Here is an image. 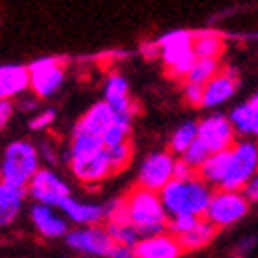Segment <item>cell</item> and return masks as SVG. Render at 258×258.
<instances>
[{
	"instance_id": "1",
	"label": "cell",
	"mask_w": 258,
	"mask_h": 258,
	"mask_svg": "<svg viewBox=\"0 0 258 258\" xmlns=\"http://www.w3.org/2000/svg\"><path fill=\"white\" fill-rule=\"evenodd\" d=\"M211 192L213 188L205 180H201L197 174H192L188 178H174L159 192V197L169 217H178V215L203 217L211 199Z\"/></svg>"
},
{
	"instance_id": "2",
	"label": "cell",
	"mask_w": 258,
	"mask_h": 258,
	"mask_svg": "<svg viewBox=\"0 0 258 258\" xmlns=\"http://www.w3.org/2000/svg\"><path fill=\"white\" fill-rule=\"evenodd\" d=\"M126 217L131 221L137 231L143 235H153L167 229L169 215L161 203L159 192L147 190L141 186H135L122 197Z\"/></svg>"
},
{
	"instance_id": "3",
	"label": "cell",
	"mask_w": 258,
	"mask_h": 258,
	"mask_svg": "<svg viewBox=\"0 0 258 258\" xmlns=\"http://www.w3.org/2000/svg\"><path fill=\"white\" fill-rule=\"evenodd\" d=\"M39 167H41L39 151L31 141L19 139V141H11L5 147L3 159H0L3 182L19 188H27L29 180L37 174Z\"/></svg>"
},
{
	"instance_id": "4",
	"label": "cell",
	"mask_w": 258,
	"mask_h": 258,
	"mask_svg": "<svg viewBox=\"0 0 258 258\" xmlns=\"http://www.w3.org/2000/svg\"><path fill=\"white\" fill-rule=\"evenodd\" d=\"M258 171V141L238 139L227 149L225 174L219 184L223 190H244Z\"/></svg>"
},
{
	"instance_id": "5",
	"label": "cell",
	"mask_w": 258,
	"mask_h": 258,
	"mask_svg": "<svg viewBox=\"0 0 258 258\" xmlns=\"http://www.w3.org/2000/svg\"><path fill=\"white\" fill-rule=\"evenodd\" d=\"M192 37H195L192 31L174 29L157 39L159 58L165 67V73L174 81L184 83L186 75L190 73L192 64L197 60L195 52H192Z\"/></svg>"
},
{
	"instance_id": "6",
	"label": "cell",
	"mask_w": 258,
	"mask_h": 258,
	"mask_svg": "<svg viewBox=\"0 0 258 258\" xmlns=\"http://www.w3.org/2000/svg\"><path fill=\"white\" fill-rule=\"evenodd\" d=\"M252 205L246 199L244 190H223L213 188L207 211L203 217L215 229H229L248 217Z\"/></svg>"
},
{
	"instance_id": "7",
	"label": "cell",
	"mask_w": 258,
	"mask_h": 258,
	"mask_svg": "<svg viewBox=\"0 0 258 258\" xmlns=\"http://www.w3.org/2000/svg\"><path fill=\"white\" fill-rule=\"evenodd\" d=\"M29 73V91L37 99H52L67 81V64L62 58L44 56L27 64Z\"/></svg>"
},
{
	"instance_id": "8",
	"label": "cell",
	"mask_w": 258,
	"mask_h": 258,
	"mask_svg": "<svg viewBox=\"0 0 258 258\" xmlns=\"http://www.w3.org/2000/svg\"><path fill=\"white\" fill-rule=\"evenodd\" d=\"M25 192L35 205H46L52 209H60L73 197L71 184L54 167H48V165L37 169V174L29 180Z\"/></svg>"
},
{
	"instance_id": "9",
	"label": "cell",
	"mask_w": 258,
	"mask_h": 258,
	"mask_svg": "<svg viewBox=\"0 0 258 258\" xmlns=\"http://www.w3.org/2000/svg\"><path fill=\"white\" fill-rule=\"evenodd\" d=\"M176 159L167 149H157L143 157L137 169V186L161 192L171 180H174V167Z\"/></svg>"
},
{
	"instance_id": "10",
	"label": "cell",
	"mask_w": 258,
	"mask_h": 258,
	"mask_svg": "<svg viewBox=\"0 0 258 258\" xmlns=\"http://www.w3.org/2000/svg\"><path fill=\"white\" fill-rule=\"evenodd\" d=\"M197 141L205 147L209 155L221 153L238 141L233 126L223 112H211L205 118L197 120Z\"/></svg>"
},
{
	"instance_id": "11",
	"label": "cell",
	"mask_w": 258,
	"mask_h": 258,
	"mask_svg": "<svg viewBox=\"0 0 258 258\" xmlns=\"http://www.w3.org/2000/svg\"><path fill=\"white\" fill-rule=\"evenodd\" d=\"M64 242L71 250L85 258H107L114 242L103 225H89V227H75L64 235Z\"/></svg>"
},
{
	"instance_id": "12",
	"label": "cell",
	"mask_w": 258,
	"mask_h": 258,
	"mask_svg": "<svg viewBox=\"0 0 258 258\" xmlns=\"http://www.w3.org/2000/svg\"><path fill=\"white\" fill-rule=\"evenodd\" d=\"M240 89L238 71L231 67H221L205 87H203V107L213 112H219V107L229 103Z\"/></svg>"
},
{
	"instance_id": "13",
	"label": "cell",
	"mask_w": 258,
	"mask_h": 258,
	"mask_svg": "<svg viewBox=\"0 0 258 258\" xmlns=\"http://www.w3.org/2000/svg\"><path fill=\"white\" fill-rule=\"evenodd\" d=\"M69 161V171L71 176L81 184V186H99L103 184L107 178L114 176V171L107 161L105 149L95 155H87V157H71Z\"/></svg>"
},
{
	"instance_id": "14",
	"label": "cell",
	"mask_w": 258,
	"mask_h": 258,
	"mask_svg": "<svg viewBox=\"0 0 258 258\" xmlns=\"http://www.w3.org/2000/svg\"><path fill=\"white\" fill-rule=\"evenodd\" d=\"M101 101L107 103L120 116H128L135 120L139 114V103L131 95V83L122 73H110L105 77Z\"/></svg>"
},
{
	"instance_id": "15",
	"label": "cell",
	"mask_w": 258,
	"mask_h": 258,
	"mask_svg": "<svg viewBox=\"0 0 258 258\" xmlns=\"http://www.w3.org/2000/svg\"><path fill=\"white\" fill-rule=\"evenodd\" d=\"M29 221L33 229L46 240H64V235L71 229V223L60 213V209H52L46 205L33 203L29 209Z\"/></svg>"
},
{
	"instance_id": "16",
	"label": "cell",
	"mask_w": 258,
	"mask_h": 258,
	"mask_svg": "<svg viewBox=\"0 0 258 258\" xmlns=\"http://www.w3.org/2000/svg\"><path fill=\"white\" fill-rule=\"evenodd\" d=\"M135 254L137 258H182L184 250L176 235L165 229L153 235H143L135 244Z\"/></svg>"
},
{
	"instance_id": "17",
	"label": "cell",
	"mask_w": 258,
	"mask_h": 258,
	"mask_svg": "<svg viewBox=\"0 0 258 258\" xmlns=\"http://www.w3.org/2000/svg\"><path fill=\"white\" fill-rule=\"evenodd\" d=\"M60 213L75 227H89V225H103L105 223V207H103V203H95V201H85V199L71 197L60 207Z\"/></svg>"
},
{
	"instance_id": "18",
	"label": "cell",
	"mask_w": 258,
	"mask_h": 258,
	"mask_svg": "<svg viewBox=\"0 0 258 258\" xmlns=\"http://www.w3.org/2000/svg\"><path fill=\"white\" fill-rule=\"evenodd\" d=\"M227 118L240 139L258 141V91L250 95L246 101L235 105L227 114Z\"/></svg>"
},
{
	"instance_id": "19",
	"label": "cell",
	"mask_w": 258,
	"mask_h": 258,
	"mask_svg": "<svg viewBox=\"0 0 258 258\" xmlns=\"http://www.w3.org/2000/svg\"><path fill=\"white\" fill-rule=\"evenodd\" d=\"M29 91V73L23 64L0 67V99L23 97Z\"/></svg>"
},
{
	"instance_id": "20",
	"label": "cell",
	"mask_w": 258,
	"mask_h": 258,
	"mask_svg": "<svg viewBox=\"0 0 258 258\" xmlns=\"http://www.w3.org/2000/svg\"><path fill=\"white\" fill-rule=\"evenodd\" d=\"M114 118H116V112L110 105L103 103V101H95L91 107H87V112H83V116L73 126V131L101 137L107 131V126L114 122Z\"/></svg>"
},
{
	"instance_id": "21",
	"label": "cell",
	"mask_w": 258,
	"mask_h": 258,
	"mask_svg": "<svg viewBox=\"0 0 258 258\" xmlns=\"http://www.w3.org/2000/svg\"><path fill=\"white\" fill-rule=\"evenodd\" d=\"M217 233H219V229H215L205 217H201L186 233L180 235L178 242H180L184 254L186 252H199V250L207 248L209 244H213L215 238H217Z\"/></svg>"
},
{
	"instance_id": "22",
	"label": "cell",
	"mask_w": 258,
	"mask_h": 258,
	"mask_svg": "<svg viewBox=\"0 0 258 258\" xmlns=\"http://www.w3.org/2000/svg\"><path fill=\"white\" fill-rule=\"evenodd\" d=\"M192 52L201 60H221L225 52V39L217 31H201L192 37Z\"/></svg>"
},
{
	"instance_id": "23",
	"label": "cell",
	"mask_w": 258,
	"mask_h": 258,
	"mask_svg": "<svg viewBox=\"0 0 258 258\" xmlns=\"http://www.w3.org/2000/svg\"><path fill=\"white\" fill-rule=\"evenodd\" d=\"M103 141L97 135H89V133H79L73 131L71 133V143H69V151L67 157H87V155H95L99 151H103Z\"/></svg>"
},
{
	"instance_id": "24",
	"label": "cell",
	"mask_w": 258,
	"mask_h": 258,
	"mask_svg": "<svg viewBox=\"0 0 258 258\" xmlns=\"http://www.w3.org/2000/svg\"><path fill=\"white\" fill-rule=\"evenodd\" d=\"M195 141H197V120H186L180 126H176L174 133L169 135L167 151L174 157H180Z\"/></svg>"
},
{
	"instance_id": "25",
	"label": "cell",
	"mask_w": 258,
	"mask_h": 258,
	"mask_svg": "<svg viewBox=\"0 0 258 258\" xmlns=\"http://www.w3.org/2000/svg\"><path fill=\"white\" fill-rule=\"evenodd\" d=\"M131 135H133V118L116 114L114 122L107 126V131L101 135V141H103V147H112V145L131 141Z\"/></svg>"
},
{
	"instance_id": "26",
	"label": "cell",
	"mask_w": 258,
	"mask_h": 258,
	"mask_svg": "<svg viewBox=\"0 0 258 258\" xmlns=\"http://www.w3.org/2000/svg\"><path fill=\"white\" fill-rule=\"evenodd\" d=\"M105 155H107V161H110L112 171H114V174H120V171H124L128 165L133 163V159H135L133 141H126V143H120V145L105 147Z\"/></svg>"
},
{
	"instance_id": "27",
	"label": "cell",
	"mask_w": 258,
	"mask_h": 258,
	"mask_svg": "<svg viewBox=\"0 0 258 258\" xmlns=\"http://www.w3.org/2000/svg\"><path fill=\"white\" fill-rule=\"evenodd\" d=\"M219 69H221V64L217 62V60H201V58H197L195 60V64H192V69H190V73L186 75V79L184 81H188V83H195V85H201V87H205V85L219 73Z\"/></svg>"
},
{
	"instance_id": "28",
	"label": "cell",
	"mask_w": 258,
	"mask_h": 258,
	"mask_svg": "<svg viewBox=\"0 0 258 258\" xmlns=\"http://www.w3.org/2000/svg\"><path fill=\"white\" fill-rule=\"evenodd\" d=\"M27 199V192L25 188H19L13 184L3 182L0 184V209H23Z\"/></svg>"
},
{
	"instance_id": "29",
	"label": "cell",
	"mask_w": 258,
	"mask_h": 258,
	"mask_svg": "<svg viewBox=\"0 0 258 258\" xmlns=\"http://www.w3.org/2000/svg\"><path fill=\"white\" fill-rule=\"evenodd\" d=\"M56 118H58V112L54 110V107H44V110H37L29 118V124L27 126H29L31 133H44V131H48V128L54 126Z\"/></svg>"
},
{
	"instance_id": "30",
	"label": "cell",
	"mask_w": 258,
	"mask_h": 258,
	"mask_svg": "<svg viewBox=\"0 0 258 258\" xmlns=\"http://www.w3.org/2000/svg\"><path fill=\"white\" fill-rule=\"evenodd\" d=\"M207 157H209V153L205 151V147H203L199 141H195V143H192V145L186 149V151H184L178 159H182L188 167H192V169L197 171V169L205 163V159H207Z\"/></svg>"
},
{
	"instance_id": "31",
	"label": "cell",
	"mask_w": 258,
	"mask_h": 258,
	"mask_svg": "<svg viewBox=\"0 0 258 258\" xmlns=\"http://www.w3.org/2000/svg\"><path fill=\"white\" fill-rule=\"evenodd\" d=\"M201 217H186V215H178V217H169L167 221V231L171 235H176V238H180L182 233H186L192 225H195Z\"/></svg>"
},
{
	"instance_id": "32",
	"label": "cell",
	"mask_w": 258,
	"mask_h": 258,
	"mask_svg": "<svg viewBox=\"0 0 258 258\" xmlns=\"http://www.w3.org/2000/svg\"><path fill=\"white\" fill-rule=\"evenodd\" d=\"M182 97L190 107H203V87L195 83H182Z\"/></svg>"
},
{
	"instance_id": "33",
	"label": "cell",
	"mask_w": 258,
	"mask_h": 258,
	"mask_svg": "<svg viewBox=\"0 0 258 258\" xmlns=\"http://www.w3.org/2000/svg\"><path fill=\"white\" fill-rule=\"evenodd\" d=\"M256 246H258V235H246L231 248V258H246L248 254H252Z\"/></svg>"
},
{
	"instance_id": "34",
	"label": "cell",
	"mask_w": 258,
	"mask_h": 258,
	"mask_svg": "<svg viewBox=\"0 0 258 258\" xmlns=\"http://www.w3.org/2000/svg\"><path fill=\"white\" fill-rule=\"evenodd\" d=\"M15 116V101L13 99H0V131L9 126Z\"/></svg>"
},
{
	"instance_id": "35",
	"label": "cell",
	"mask_w": 258,
	"mask_h": 258,
	"mask_svg": "<svg viewBox=\"0 0 258 258\" xmlns=\"http://www.w3.org/2000/svg\"><path fill=\"white\" fill-rule=\"evenodd\" d=\"M107 258H137L135 248L133 246H122V244H114Z\"/></svg>"
},
{
	"instance_id": "36",
	"label": "cell",
	"mask_w": 258,
	"mask_h": 258,
	"mask_svg": "<svg viewBox=\"0 0 258 258\" xmlns=\"http://www.w3.org/2000/svg\"><path fill=\"white\" fill-rule=\"evenodd\" d=\"M244 195H246V199L250 201V205H258V171L252 176V180L246 184Z\"/></svg>"
},
{
	"instance_id": "37",
	"label": "cell",
	"mask_w": 258,
	"mask_h": 258,
	"mask_svg": "<svg viewBox=\"0 0 258 258\" xmlns=\"http://www.w3.org/2000/svg\"><path fill=\"white\" fill-rule=\"evenodd\" d=\"M19 209H0V229H5L9 225H13L19 217Z\"/></svg>"
},
{
	"instance_id": "38",
	"label": "cell",
	"mask_w": 258,
	"mask_h": 258,
	"mask_svg": "<svg viewBox=\"0 0 258 258\" xmlns=\"http://www.w3.org/2000/svg\"><path fill=\"white\" fill-rule=\"evenodd\" d=\"M192 174H197L192 167H188L182 159H176V167H174V178H188Z\"/></svg>"
},
{
	"instance_id": "39",
	"label": "cell",
	"mask_w": 258,
	"mask_h": 258,
	"mask_svg": "<svg viewBox=\"0 0 258 258\" xmlns=\"http://www.w3.org/2000/svg\"><path fill=\"white\" fill-rule=\"evenodd\" d=\"M37 105V97H31V99H23V110H33Z\"/></svg>"
},
{
	"instance_id": "40",
	"label": "cell",
	"mask_w": 258,
	"mask_h": 258,
	"mask_svg": "<svg viewBox=\"0 0 258 258\" xmlns=\"http://www.w3.org/2000/svg\"><path fill=\"white\" fill-rule=\"evenodd\" d=\"M0 184H3V174H0Z\"/></svg>"
}]
</instances>
